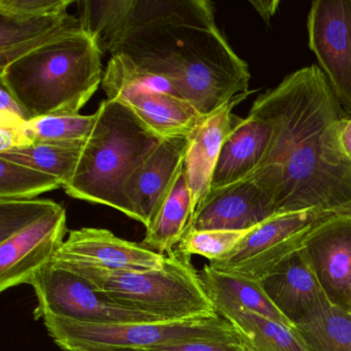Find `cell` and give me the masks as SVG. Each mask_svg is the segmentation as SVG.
<instances>
[{"instance_id":"cell-1","label":"cell","mask_w":351,"mask_h":351,"mask_svg":"<svg viewBox=\"0 0 351 351\" xmlns=\"http://www.w3.org/2000/svg\"><path fill=\"white\" fill-rule=\"evenodd\" d=\"M250 110L272 122V143L252 178L277 215L320 209L351 215V160L340 131L346 114L317 65L285 77Z\"/></svg>"},{"instance_id":"cell-2","label":"cell","mask_w":351,"mask_h":351,"mask_svg":"<svg viewBox=\"0 0 351 351\" xmlns=\"http://www.w3.org/2000/svg\"><path fill=\"white\" fill-rule=\"evenodd\" d=\"M114 54L168 80L202 117L248 95L250 67L217 27L208 0H169L159 15L129 32Z\"/></svg>"},{"instance_id":"cell-3","label":"cell","mask_w":351,"mask_h":351,"mask_svg":"<svg viewBox=\"0 0 351 351\" xmlns=\"http://www.w3.org/2000/svg\"><path fill=\"white\" fill-rule=\"evenodd\" d=\"M102 52L84 29L60 36L0 71V83L34 119L75 116L102 83Z\"/></svg>"},{"instance_id":"cell-4","label":"cell","mask_w":351,"mask_h":351,"mask_svg":"<svg viewBox=\"0 0 351 351\" xmlns=\"http://www.w3.org/2000/svg\"><path fill=\"white\" fill-rule=\"evenodd\" d=\"M97 114L75 174L63 189L77 200L106 205L127 215L125 184L164 138L114 100L102 101Z\"/></svg>"},{"instance_id":"cell-5","label":"cell","mask_w":351,"mask_h":351,"mask_svg":"<svg viewBox=\"0 0 351 351\" xmlns=\"http://www.w3.org/2000/svg\"><path fill=\"white\" fill-rule=\"evenodd\" d=\"M52 263L77 273L94 289L119 303L165 322L210 317L217 313L191 256L176 250L166 254L163 268L153 270L108 271Z\"/></svg>"},{"instance_id":"cell-6","label":"cell","mask_w":351,"mask_h":351,"mask_svg":"<svg viewBox=\"0 0 351 351\" xmlns=\"http://www.w3.org/2000/svg\"><path fill=\"white\" fill-rule=\"evenodd\" d=\"M43 320L49 336L64 351L143 349L215 338L234 328L219 313L196 319L122 324H86L54 316H45Z\"/></svg>"},{"instance_id":"cell-7","label":"cell","mask_w":351,"mask_h":351,"mask_svg":"<svg viewBox=\"0 0 351 351\" xmlns=\"http://www.w3.org/2000/svg\"><path fill=\"white\" fill-rule=\"evenodd\" d=\"M102 88L108 99L130 108L164 139L188 136L204 118L168 80L139 69L124 54L112 55Z\"/></svg>"},{"instance_id":"cell-8","label":"cell","mask_w":351,"mask_h":351,"mask_svg":"<svg viewBox=\"0 0 351 351\" xmlns=\"http://www.w3.org/2000/svg\"><path fill=\"white\" fill-rule=\"evenodd\" d=\"M342 213L320 209L273 215L248 232L229 254L209 264L221 272L262 280L279 263L305 247L310 238L328 219Z\"/></svg>"},{"instance_id":"cell-9","label":"cell","mask_w":351,"mask_h":351,"mask_svg":"<svg viewBox=\"0 0 351 351\" xmlns=\"http://www.w3.org/2000/svg\"><path fill=\"white\" fill-rule=\"evenodd\" d=\"M36 291V319L45 316L95 324L165 322L94 289L85 278L64 267L51 263L30 283Z\"/></svg>"},{"instance_id":"cell-10","label":"cell","mask_w":351,"mask_h":351,"mask_svg":"<svg viewBox=\"0 0 351 351\" xmlns=\"http://www.w3.org/2000/svg\"><path fill=\"white\" fill-rule=\"evenodd\" d=\"M308 44L337 101L351 118V0H315L307 19Z\"/></svg>"},{"instance_id":"cell-11","label":"cell","mask_w":351,"mask_h":351,"mask_svg":"<svg viewBox=\"0 0 351 351\" xmlns=\"http://www.w3.org/2000/svg\"><path fill=\"white\" fill-rule=\"evenodd\" d=\"M67 215L59 205L48 215L0 241V291L29 285L54 260L65 241Z\"/></svg>"},{"instance_id":"cell-12","label":"cell","mask_w":351,"mask_h":351,"mask_svg":"<svg viewBox=\"0 0 351 351\" xmlns=\"http://www.w3.org/2000/svg\"><path fill=\"white\" fill-rule=\"evenodd\" d=\"M275 215L272 198L252 178H246L211 189L195 210L184 234L209 230L247 231Z\"/></svg>"},{"instance_id":"cell-13","label":"cell","mask_w":351,"mask_h":351,"mask_svg":"<svg viewBox=\"0 0 351 351\" xmlns=\"http://www.w3.org/2000/svg\"><path fill=\"white\" fill-rule=\"evenodd\" d=\"M165 261L166 254L117 237L110 230L82 228L69 232L52 262L108 271H145L163 268Z\"/></svg>"},{"instance_id":"cell-14","label":"cell","mask_w":351,"mask_h":351,"mask_svg":"<svg viewBox=\"0 0 351 351\" xmlns=\"http://www.w3.org/2000/svg\"><path fill=\"white\" fill-rule=\"evenodd\" d=\"M188 136L163 139L124 188L127 217L149 227L184 165Z\"/></svg>"},{"instance_id":"cell-15","label":"cell","mask_w":351,"mask_h":351,"mask_svg":"<svg viewBox=\"0 0 351 351\" xmlns=\"http://www.w3.org/2000/svg\"><path fill=\"white\" fill-rule=\"evenodd\" d=\"M305 248L328 301L351 312V215L328 219Z\"/></svg>"},{"instance_id":"cell-16","label":"cell","mask_w":351,"mask_h":351,"mask_svg":"<svg viewBox=\"0 0 351 351\" xmlns=\"http://www.w3.org/2000/svg\"><path fill=\"white\" fill-rule=\"evenodd\" d=\"M260 281L275 307L295 326L332 304L305 247L287 256Z\"/></svg>"},{"instance_id":"cell-17","label":"cell","mask_w":351,"mask_h":351,"mask_svg":"<svg viewBox=\"0 0 351 351\" xmlns=\"http://www.w3.org/2000/svg\"><path fill=\"white\" fill-rule=\"evenodd\" d=\"M273 135L274 126L263 114L250 110L246 118L235 116L233 128L221 147L210 190L247 178L266 156Z\"/></svg>"},{"instance_id":"cell-18","label":"cell","mask_w":351,"mask_h":351,"mask_svg":"<svg viewBox=\"0 0 351 351\" xmlns=\"http://www.w3.org/2000/svg\"><path fill=\"white\" fill-rule=\"evenodd\" d=\"M244 98L229 102L213 114L204 117L188 135L184 167L194 213L210 191L213 172L221 147L235 121V114H232V110Z\"/></svg>"},{"instance_id":"cell-19","label":"cell","mask_w":351,"mask_h":351,"mask_svg":"<svg viewBox=\"0 0 351 351\" xmlns=\"http://www.w3.org/2000/svg\"><path fill=\"white\" fill-rule=\"evenodd\" d=\"M81 29V20L69 11L36 15L0 12V71L48 43Z\"/></svg>"},{"instance_id":"cell-20","label":"cell","mask_w":351,"mask_h":351,"mask_svg":"<svg viewBox=\"0 0 351 351\" xmlns=\"http://www.w3.org/2000/svg\"><path fill=\"white\" fill-rule=\"evenodd\" d=\"M198 273L211 301L225 302L241 309L256 312L289 328H295V324L275 307L261 281L239 274L221 272L209 265H205Z\"/></svg>"},{"instance_id":"cell-21","label":"cell","mask_w":351,"mask_h":351,"mask_svg":"<svg viewBox=\"0 0 351 351\" xmlns=\"http://www.w3.org/2000/svg\"><path fill=\"white\" fill-rule=\"evenodd\" d=\"M193 213L192 196L182 165L153 221L147 228L141 244L158 254L173 252L182 240Z\"/></svg>"},{"instance_id":"cell-22","label":"cell","mask_w":351,"mask_h":351,"mask_svg":"<svg viewBox=\"0 0 351 351\" xmlns=\"http://www.w3.org/2000/svg\"><path fill=\"white\" fill-rule=\"evenodd\" d=\"M215 311L239 330L254 351H310L295 328L225 302H213Z\"/></svg>"},{"instance_id":"cell-23","label":"cell","mask_w":351,"mask_h":351,"mask_svg":"<svg viewBox=\"0 0 351 351\" xmlns=\"http://www.w3.org/2000/svg\"><path fill=\"white\" fill-rule=\"evenodd\" d=\"M295 330L310 351H351V312L332 304L295 324Z\"/></svg>"},{"instance_id":"cell-24","label":"cell","mask_w":351,"mask_h":351,"mask_svg":"<svg viewBox=\"0 0 351 351\" xmlns=\"http://www.w3.org/2000/svg\"><path fill=\"white\" fill-rule=\"evenodd\" d=\"M85 143H38L0 153V157L55 176L64 186L75 174Z\"/></svg>"},{"instance_id":"cell-25","label":"cell","mask_w":351,"mask_h":351,"mask_svg":"<svg viewBox=\"0 0 351 351\" xmlns=\"http://www.w3.org/2000/svg\"><path fill=\"white\" fill-rule=\"evenodd\" d=\"M97 119V112L90 116L42 117L26 122L24 132L32 145L85 143L93 132Z\"/></svg>"},{"instance_id":"cell-26","label":"cell","mask_w":351,"mask_h":351,"mask_svg":"<svg viewBox=\"0 0 351 351\" xmlns=\"http://www.w3.org/2000/svg\"><path fill=\"white\" fill-rule=\"evenodd\" d=\"M58 178L0 157V200H28L62 188Z\"/></svg>"},{"instance_id":"cell-27","label":"cell","mask_w":351,"mask_h":351,"mask_svg":"<svg viewBox=\"0 0 351 351\" xmlns=\"http://www.w3.org/2000/svg\"><path fill=\"white\" fill-rule=\"evenodd\" d=\"M247 231H209L189 232L182 236L176 250L186 256H202L209 262L219 260L234 250L237 244L247 235Z\"/></svg>"},{"instance_id":"cell-28","label":"cell","mask_w":351,"mask_h":351,"mask_svg":"<svg viewBox=\"0 0 351 351\" xmlns=\"http://www.w3.org/2000/svg\"><path fill=\"white\" fill-rule=\"evenodd\" d=\"M59 205L49 199L0 200V241L48 215Z\"/></svg>"},{"instance_id":"cell-29","label":"cell","mask_w":351,"mask_h":351,"mask_svg":"<svg viewBox=\"0 0 351 351\" xmlns=\"http://www.w3.org/2000/svg\"><path fill=\"white\" fill-rule=\"evenodd\" d=\"M138 351H254L243 335L234 326L232 330L215 338L186 341L137 349Z\"/></svg>"},{"instance_id":"cell-30","label":"cell","mask_w":351,"mask_h":351,"mask_svg":"<svg viewBox=\"0 0 351 351\" xmlns=\"http://www.w3.org/2000/svg\"><path fill=\"white\" fill-rule=\"evenodd\" d=\"M73 0H0V12L9 14H56L69 11Z\"/></svg>"},{"instance_id":"cell-31","label":"cell","mask_w":351,"mask_h":351,"mask_svg":"<svg viewBox=\"0 0 351 351\" xmlns=\"http://www.w3.org/2000/svg\"><path fill=\"white\" fill-rule=\"evenodd\" d=\"M25 121L5 112H0V153L32 145L24 132Z\"/></svg>"},{"instance_id":"cell-32","label":"cell","mask_w":351,"mask_h":351,"mask_svg":"<svg viewBox=\"0 0 351 351\" xmlns=\"http://www.w3.org/2000/svg\"><path fill=\"white\" fill-rule=\"evenodd\" d=\"M0 112L14 114L25 122L34 120L29 112L12 95L3 84L0 83Z\"/></svg>"},{"instance_id":"cell-33","label":"cell","mask_w":351,"mask_h":351,"mask_svg":"<svg viewBox=\"0 0 351 351\" xmlns=\"http://www.w3.org/2000/svg\"><path fill=\"white\" fill-rule=\"evenodd\" d=\"M250 5L254 7L256 13L262 18L263 21L269 24L271 19L276 15L280 1L279 0H271V1L258 0V1H250Z\"/></svg>"},{"instance_id":"cell-34","label":"cell","mask_w":351,"mask_h":351,"mask_svg":"<svg viewBox=\"0 0 351 351\" xmlns=\"http://www.w3.org/2000/svg\"><path fill=\"white\" fill-rule=\"evenodd\" d=\"M340 141L343 151L351 160V118L347 117L343 122L340 131Z\"/></svg>"},{"instance_id":"cell-35","label":"cell","mask_w":351,"mask_h":351,"mask_svg":"<svg viewBox=\"0 0 351 351\" xmlns=\"http://www.w3.org/2000/svg\"><path fill=\"white\" fill-rule=\"evenodd\" d=\"M85 351H138L137 349L130 348H110V349H98V350H85Z\"/></svg>"}]
</instances>
